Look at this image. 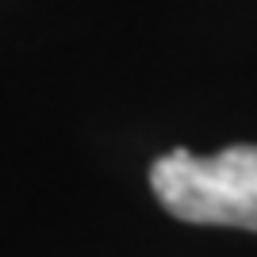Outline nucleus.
<instances>
[{
    "label": "nucleus",
    "instance_id": "nucleus-1",
    "mask_svg": "<svg viewBox=\"0 0 257 257\" xmlns=\"http://www.w3.org/2000/svg\"><path fill=\"white\" fill-rule=\"evenodd\" d=\"M150 188L173 219L257 230V146L249 142L215 158L173 150L150 165Z\"/></svg>",
    "mask_w": 257,
    "mask_h": 257
}]
</instances>
